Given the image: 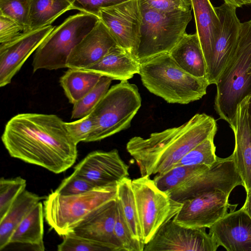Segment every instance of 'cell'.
I'll list each match as a JSON object with an SVG mask.
<instances>
[{
  "label": "cell",
  "mask_w": 251,
  "mask_h": 251,
  "mask_svg": "<svg viewBox=\"0 0 251 251\" xmlns=\"http://www.w3.org/2000/svg\"><path fill=\"white\" fill-rule=\"evenodd\" d=\"M44 217L43 204L40 201L14 230L9 244H19L34 251H44Z\"/></svg>",
  "instance_id": "cell-24"
},
{
  "label": "cell",
  "mask_w": 251,
  "mask_h": 251,
  "mask_svg": "<svg viewBox=\"0 0 251 251\" xmlns=\"http://www.w3.org/2000/svg\"><path fill=\"white\" fill-rule=\"evenodd\" d=\"M131 186L146 245L166 222L174 217L182 203L159 189L150 176L131 180Z\"/></svg>",
  "instance_id": "cell-9"
},
{
  "label": "cell",
  "mask_w": 251,
  "mask_h": 251,
  "mask_svg": "<svg viewBox=\"0 0 251 251\" xmlns=\"http://www.w3.org/2000/svg\"><path fill=\"white\" fill-rule=\"evenodd\" d=\"M116 200L134 237L143 242L131 180L128 177L118 183Z\"/></svg>",
  "instance_id": "cell-28"
},
{
  "label": "cell",
  "mask_w": 251,
  "mask_h": 251,
  "mask_svg": "<svg viewBox=\"0 0 251 251\" xmlns=\"http://www.w3.org/2000/svg\"><path fill=\"white\" fill-rule=\"evenodd\" d=\"M141 3L156 10L170 12L192 10L191 0H139Z\"/></svg>",
  "instance_id": "cell-38"
},
{
  "label": "cell",
  "mask_w": 251,
  "mask_h": 251,
  "mask_svg": "<svg viewBox=\"0 0 251 251\" xmlns=\"http://www.w3.org/2000/svg\"><path fill=\"white\" fill-rule=\"evenodd\" d=\"M117 185L98 187L83 193L63 196L54 191L43 202L44 217L60 236L72 231L89 214L116 199Z\"/></svg>",
  "instance_id": "cell-5"
},
{
  "label": "cell",
  "mask_w": 251,
  "mask_h": 251,
  "mask_svg": "<svg viewBox=\"0 0 251 251\" xmlns=\"http://www.w3.org/2000/svg\"><path fill=\"white\" fill-rule=\"evenodd\" d=\"M129 166L117 149L95 151L88 154L74 168V172L96 187L117 185L129 176Z\"/></svg>",
  "instance_id": "cell-14"
},
{
  "label": "cell",
  "mask_w": 251,
  "mask_h": 251,
  "mask_svg": "<svg viewBox=\"0 0 251 251\" xmlns=\"http://www.w3.org/2000/svg\"><path fill=\"white\" fill-rule=\"evenodd\" d=\"M236 9L235 6L226 2L215 7L221 23V32L215 43L208 69L210 85L217 83L236 47L241 25Z\"/></svg>",
  "instance_id": "cell-16"
},
{
  "label": "cell",
  "mask_w": 251,
  "mask_h": 251,
  "mask_svg": "<svg viewBox=\"0 0 251 251\" xmlns=\"http://www.w3.org/2000/svg\"><path fill=\"white\" fill-rule=\"evenodd\" d=\"M31 0H0V14L16 21L28 32Z\"/></svg>",
  "instance_id": "cell-32"
},
{
  "label": "cell",
  "mask_w": 251,
  "mask_h": 251,
  "mask_svg": "<svg viewBox=\"0 0 251 251\" xmlns=\"http://www.w3.org/2000/svg\"><path fill=\"white\" fill-rule=\"evenodd\" d=\"M99 20L97 16L80 12L69 16L54 27L35 50L33 72L67 68V60L73 49Z\"/></svg>",
  "instance_id": "cell-8"
},
{
  "label": "cell",
  "mask_w": 251,
  "mask_h": 251,
  "mask_svg": "<svg viewBox=\"0 0 251 251\" xmlns=\"http://www.w3.org/2000/svg\"><path fill=\"white\" fill-rule=\"evenodd\" d=\"M41 199L35 193L25 190L15 200L4 216L0 219V250L9 245L14 230Z\"/></svg>",
  "instance_id": "cell-25"
},
{
  "label": "cell",
  "mask_w": 251,
  "mask_h": 251,
  "mask_svg": "<svg viewBox=\"0 0 251 251\" xmlns=\"http://www.w3.org/2000/svg\"><path fill=\"white\" fill-rule=\"evenodd\" d=\"M118 44L111 33L100 20L76 45L67 62V68L83 70L98 62Z\"/></svg>",
  "instance_id": "cell-19"
},
{
  "label": "cell",
  "mask_w": 251,
  "mask_h": 251,
  "mask_svg": "<svg viewBox=\"0 0 251 251\" xmlns=\"http://www.w3.org/2000/svg\"><path fill=\"white\" fill-rule=\"evenodd\" d=\"M217 130L213 117L198 113L179 126L152 133L147 138L133 137L126 149L136 161L141 176H150L172 169L193 148L215 136Z\"/></svg>",
  "instance_id": "cell-2"
},
{
  "label": "cell",
  "mask_w": 251,
  "mask_h": 251,
  "mask_svg": "<svg viewBox=\"0 0 251 251\" xmlns=\"http://www.w3.org/2000/svg\"><path fill=\"white\" fill-rule=\"evenodd\" d=\"M95 187H98L74 171L63 180L54 191L61 195L70 196L83 193Z\"/></svg>",
  "instance_id": "cell-35"
},
{
  "label": "cell",
  "mask_w": 251,
  "mask_h": 251,
  "mask_svg": "<svg viewBox=\"0 0 251 251\" xmlns=\"http://www.w3.org/2000/svg\"><path fill=\"white\" fill-rule=\"evenodd\" d=\"M243 183L232 154L217 157L207 170L183 181L167 194L173 200L182 203L201 194L217 189L229 190Z\"/></svg>",
  "instance_id": "cell-10"
},
{
  "label": "cell",
  "mask_w": 251,
  "mask_h": 251,
  "mask_svg": "<svg viewBox=\"0 0 251 251\" xmlns=\"http://www.w3.org/2000/svg\"><path fill=\"white\" fill-rule=\"evenodd\" d=\"M241 208L251 218V192L247 194L244 204Z\"/></svg>",
  "instance_id": "cell-42"
},
{
  "label": "cell",
  "mask_w": 251,
  "mask_h": 251,
  "mask_svg": "<svg viewBox=\"0 0 251 251\" xmlns=\"http://www.w3.org/2000/svg\"><path fill=\"white\" fill-rule=\"evenodd\" d=\"M73 9L99 16L100 11L128 0H68Z\"/></svg>",
  "instance_id": "cell-37"
},
{
  "label": "cell",
  "mask_w": 251,
  "mask_h": 251,
  "mask_svg": "<svg viewBox=\"0 0 251 251\" xmlns=\"http://www.w3.org/2000/svg\"><path fill=\"white\" fill-rule=\"evenodd\" d=\"M248 97L238 105L234 120L230 126L235 137L232 154L246 193L251 192V133L248 118Z\"/></svg>",
  "instance_id": "cell-20"
},
{
  "label": "cell",
  "mask_w": 251,
  "mask_h": 251,
  "mask_svg": "<svg viewBox=\"0 0 251 251\" xmlns=\"http://www.w3.org/2000/svg\"><path fill=\"white\" fill-rule=\"evenodd\" d=\"M141 100L137 86L128 80L112 86L91 112L95 125L86 142L100 141L129 128Z\"/></svg>",
  "instance_id": "cell-7"
},
{
  "label": "cell",
  "mask_w": 251,
  "mask_h": 251,
  "mask_svg": "<svg viewBox=\"0 0 251 251\" xmlns=\"http://www.w3.org/2000/svg\"><path fill=\"white\" fill-rule=\"evenodd\" d=\"M116 212L115 199L92 212L72 231L105 245L111 251H124L115 233Z\"/></svg>",
  "instance_id": "cell-17"
},
{
  "label": "cell",
  "mask_w": 251,
  "mask_h": 251,
  "mask_svg": "<svg viewBox=\"0 0 251 251\" xmlns=\"http://www.w3.org/2000/svg\"><path fill=\"white\" fill-rule=\"evenodd\" d=\"M63 236L58 251H111L105 245L70 232Z\"/></svg>",
  "instance_id": "cell-34"
},
{
  "label": "cell",
  "mask_w": 251,
  "mask_h": 251,
  "mask_svg": "<svg viewBox=\"0 0 251 251\" xmlns=\"http://www.w3.org/2000/svg\"><path fill=\"white\" fill-rule=\"evenodd\" d=\"M95 125V119L92 113L74 122H66L67 130L76 144L87 141L94 129Z\"/></svg>",
  "instance_id": "cell-36"
},
{
  "label": "cell",
  "mask_w": 251,
  "mask_h": 251,
  "mask_svg": "<svg viewBox=\"0 0 251 251\" xmlns=\"http://www.w3.org/2000/svg\"><path fill=\"white\" fill-rule=\"evenodd\" d=\"M196 33L206 61L207 73L215 43L221 32V23L210 0H191Z\"/></svg>",
  "instance_id": "cell-21"
},
{
  "label": "cell",
  "mask_w": 251,
  "mask_h": 251,
  "mask_svg": "<svg viewBox=\"0 0 251 251\" xmlns=\"http://www.w3.org/2000/svg\"><path fill=\"white\" fill-rule=\"evenodd\" d=\"M72 9L68 0H31L28 31L51 25L58 17Z\"/></svg>",
  "instance_id": "cell-26"
},
{
  "label": "cell",
  "mask_w": 251,
  "mask_h": 251,
  "mask_svg": "<svg viewBox=\"0 0 251 251\" xmlns=\"http://www.w3.org/2000/svg\"><path fill=\"white\" fill-rule=\"evenodd\" d=\"M169 53L183 70L193 76L207 79L206 63L196 32L186 33Z\"/></svg>",
  "instance_id": "cell-23"
},
{
  "label": "cell",
  "mask_w": 251,
  "mask_h": 251,
  "mask_svg": "<svg viewBox=\"0 0 251 251\" xmlns=\"http://www.w3.org/2000/svg\"><path fill=\"white\" fill-rule=\"evenodd\" d=\"M60 83L69 102L74 104L89 93L102 76L89 72L68 68Z\"/></svg>",
  "instance_id": "cell-27"
},
{
  "label": "cell",
  "mask_w": 251,
  "mask_h": 251,
  "mask_svg": "<svg viewBox=\"0 0 251 251\" xmlns=\"http://www.w3.org/2000/svg\"><path fill=\"white\" fill-rule=\"evenodd\" d=\"M248 105H247V110H248V118L249 125L251 133V96L248 97Z\"/></svg>",
  "instance_id": "cell-44"
},
{
  "label": "cell",
  "mask_w": 251,
  "mask_h": 251,
  "mask_svg": "<svg viewBox=\"0 0 251 251\" xmlns=\"http://www.w3.org/2000/svg\"><path fill=\"white\" fill-rule=\"evenodd\" d=\"M112 79L102 76L96 86L73 106L72 119H80L90 114L109 89Z\"/></svg>",
  "instance_id": "cell-29"
},
{
  "label": "cell",
  "mask_w": 251,
  "mask_h": 251,
  "mask_svg": "<svg viewBox=\"0 0 251 251\" xmlns=\"http://www.w3.org/2000/svg\"><path fill=\"white\" fill-rule=\"evenodd\" d=\"M23 32V27L16 21L0 14V44L10 42Z\"/></svg>",
  "instance_id": "cell-39"
},
{
  "label": "cell",
  "mask_w": 251,
  "mask_h": 251,
  "mask_svg": "<svg viewBox=\"0 0 251 251\" xmlns=\"http://www.w3.org/2000/svg\"><path fill=\"white\" fill-rule=\"evenodd\" d=\"M225 2L237 7H241L244 5L251 4V0H224Z\"/></svg>",
  "instance_id": "cell-43"
},
{
  "label": "cell",
  "mask_w": 251,
  "mask_h": 251,
  "mask_svg": "<svg viewBox=\"0 0 251 251\" xmlns=\"http://www.w3.org/2000/svg\"><path fill=\"white\" fill-rule=\"evenodd\" d=\"M98 17L118 45L137 59L142 23L139 0H128L102 8Z\"/></svg>",
  "instance_id": "cell-11"
},
{
  "label": "cell",
  "mask_w": 251,
  "mask_h": 251,
  "mask_svg": "<svg viewBox=\"0 0 251 251\" xmlns=\"http://www.w3.org/2000/svg\"><path fill=\"white\" fill-rule=\"evenodd\" d=\"M153 180L158 188L166 194L182 183L180 179L169 171L162 174H157Z\"/></svg>",
  "instance_id": "cell-40"
},
{
  "label": "cell",
  "mask_w": 251,
  "mask_h": 251,
  "mask_svg": "<svg viewBox=\"0 0 251 251\" xmlns=\"http://www.w3.org/2000/svg\"><path fill=\"white\" fill-rule=\"evenodd\" d=\"M215 136L203 140L185 154L173 167L183 165H204L211 167L217 160Z\"/></svg>",
  "instance_id": "cell-30"
},
{
  "label": "cell",
  "mask_w": 251,
  "mask_h": 251,
  "mask_svg": "<svg viewBox=\"0 0 251 251\" xmlns=\"http://www.w3.org/2000/svg\"><path fill=\"white\" fill-rule=\"evenodd\" d=\"M216 85L215 110L230 126L238 105L251 96V19L241 23L235 50Z\"/></svg>",
  "instance_id": "cell-4"
},
{
  "label": "cell",
  "mask_w": 251,
  "mask_h": 251,
  "mask_svg": "<svg viewBox=\"0 0 251 251\" xmlns=\"http://www.w3.org/2000/svg\"><path fill=\"white\" fill-rule=\"evenodd\" d=\"M54 27L51 25L23 32L14 40L0 44V86L9 84L29 56Z\"/></svg>",
  "instance_id": "cell-15"
},
{
  "label": "cell",
  "mask_w": 251,
  "mask_h": 251,
  "mask_svg": "<svg viewBox=\"0 0 251 251\" xmlns=\"http://www.w3.org/2000/svg\"><path fill=\"white\" fill-rule=\"evenodd\" d=\"M1 140L11 157L55 174L68 170L77 158V144L55 115L18 114L6 124Z\"/></svg>",
  "instance_id": "cell-1"
},
{
  "label": "cell",
  "mask_w": 251,
  "mask_h": 251,
  "mask_svg": "<svg viewBox=\"0 0 251 251\" xmlns=\"http://www.w3.org/2000/svg\"><path fill=\"white\" fill-rule=\"evenodd\" d=\"M209 233L227 251H251V218L241 208L216 222Z\"/></svg>",
  "instance_id": "cell-18"
},
{
  "label": "cell",
  "mask_w": 251,
  "mask_h": 251,
  "mask_svg": "<svg viewBox=\"0 0 251 251\" xmlns=\"http://www.w3.org/2000/svg\"><path fill=\"white\" fill-rule=\"evenodd\" d=\"M140 63L118 45L111 49L97 63L82 71L92 72L112 80H128L140 72Z\"/></svg>",
  "instance_id": "cell-22"
},
{
  "label": "cell",
  "mask_w": 251,
  "mask_h": 251,
  "mask_svg": "<svg viewBox=\"0 0 251 251\" xmlns=\"http://www.w3.org/2000/svg\"><path fill=\"white\" fill-rule=\"evenodd\" d=\"M115 233L124 251H144L145 244L134 237L117 201Z\"/></svg>",
  "instance_id": "cell-33"
},
{
  "label": "cell",
  "mask_w": 251,
  "mask_h": 251,
  "mask_svg": "<svg viewBox=\"0 0 251 251\" xmlns=\"http://www.w3.org/2000/svg\"><path fill=\"white\" fill-rule=\"evenodd\" d=\"M143 85L170 103L188 104L206 94L207 78L191 75L180 68L169 53H162L140 63Z\"/></svg>",
  "instance_id": "cell-3"
},
{
  "label": "cell",
  "mask_w": 251,
  "mask_h": 251,
  "mask_svg": "<svg viewBox=\"0 0 251 251\" xmlns=\"http://www.w3.org/2000/svg\"><path fill=\"white\" fill-rule=\"evenodd\" d=\"M219 246L206 228L184 227L172 219L145 245L144 251H216Z\"/></svg>",
  "instance_id": "cell-13"
},
{
  "label": "cell",
  "mask_w": 251,
  "mask_h": 251,
  "mask_svg": "<svg viewBox=\"0 0 251 251\" xmlns=\"http://www.w3.org/2000/svg\"><path fill=\"white\" fill-rule=\"evenodd\" d=\"M210 167L204 165H183L175 167L169 171L180 179L182 183L185 180L205 171Z\"/></svg>",
  "instance_id": "cell-41"
},
{
  "label": "cell",
  "mask_w": 251,
  "mask_h": 251,
  "mask_svg": "<svg viewBox=\"0 0 251 251\" xmlns=\"http://www.w3.org/2000/svg\"><path fill=\"white\" fill-rule=\"evenodd\" d=\"M231 192L217 189L188 199L182 202L180 209L173 220L184 227L209 228L228 213Z\"/></svg>",
  "instance_id": "cell-12"
},
{
  "label": "cell",
  "mask_w": 251,
  "mask_h": 251,
  "mask_svg": "<svg viewBox=\"0 0 251 251\" xmlns=\"http://www.w3.org/2000/svg\"><path fill=\"white\" fill-rule=\"evenodd\" d=\"M26 181L21 176L0 179V219H2L18 197L25 190Z\"/></svg>",
  "instance_id": "cell-31"
},
{
  "label": "cell",
  "mask_w": 251,
  "mask_h": 251,
  "mask_svg": "<svg viewBox=\"0 0 251 251\" xmlns=\"http://www.w3.org/2000/svg\"><path fill=\"white\" fill-rule=\"evenodd\" d=\"M140 6L142 23L137 55L140 63L169 53L186 33L192 18V10L165 12L141 2Z\"/></svg>",
  "instance_id": "cell-6"
}]
</instances>
